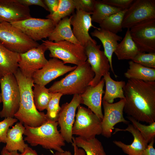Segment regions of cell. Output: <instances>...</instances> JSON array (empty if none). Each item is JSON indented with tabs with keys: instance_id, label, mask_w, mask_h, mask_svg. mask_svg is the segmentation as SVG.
Returning a JSON list of instances; mask_svg holds the SVG:
<instances>
[{
	"instance_id": "16",
	"label": "cell",
	"mask_w": 155,
	"mask_h": 155,
	"mask_svg": "<svg viewBox=\"0 0 155 155\" xmlns=\"http://www.w3.org/2000/svg\"><path fill=\"white\" fill-rule=\"evenodd\" d=\"M77 66H71L65 65L59 59L52 58L41 69L36 72L32 79L35 84L45 86L52 81L73 71Z\"/></svg>"
},
{
	"instance_id": "15",
	"label": "cell",
	"mask_w": 155,
	"mask_h": 155,
	"mask_svg": "<svg viewBox=\"0 0 155 155\" xmlns=\"http://www.w3.org/2000/svg\"><path fill=\"white\" fill-rule=\"evenodd\" d=\"M125 99H121L118 102L109 103L102 100L104 115L101 122V134L107 138L111 137L114 126L119 123L128 125L129 121L123 117Z\"/></svg>"
},
{
	"instance_id": "6",
	"label": "cell",
	"mask_w": 155,
	"mask_h": 155,
	"mask_svg": "<svg viewBox=\"0 0 155 155\" xmlns=\"http://www.w3.org/2000/svg\"><path fill=\"white\" fill-rule=\"evenodd\" d=\"M0 42L8 49L19 54L40 45L10 23L5 22H0Z\"/></svg>"
},
{
	"instance_id": "1",
	"label": "cell",
	"mask_w": 155,
	"mask_h": 155,
	"mask_svg": "<svg viewBox=\"0 0 155 155\" xmlns=\"http://www.w3.org/2000/svg\"><path fill=\"white\" fill-rule=\"evenodd\" d=\"M123 90L127 116L149 124L155 121V81L128 79Z\"/></svg>"
},
{
	"instance_id": "39",
	"label": "cell",
	"mask_w": 155,
	"mask_h": 155,
	"mask_svg": "<svg viewBox=\"0 0 155 155\" xmlns=\"http://www.w3.org/2000/svg\"><path fill=\"white\" fill-rule=\"evenodd\" d=\"M72 146L73 148L74 154L73 155H86L84 151L81 148H79L75 144L73 137L72 138ZM53 155H72L71 152L69 151L62 152L56 151Z\"/></svg>"
},
{
	"instance_id": "2",
	"label": "cell",
	"mask_w": 155,
	"mask_h": 155,
	"mask_svg": "<svg viewBox=\"0 0 155 155\" xmlns=\"http://www.w3.org/2000/svg\"><path fill=\"white\" fill-rule=\"evenodd\" d=\"M18 82L20 93V106L14 117L23 124L32 127L39 126L48 120L46 114L39 112L34 102L32 78L24 76L18 68L14 74Z\"/></svg>"
},
{
	"instance_id": "26",
	"label": "cell",
	"mask_w": 155,
	"mask_h": 155,
	"mask_svg": "<svg viewBox=\"0 0 155 155\" xmlns=\"http://www.w3.org/2000/svg\"><path fill=\"white\" fill-rule=\"evenodd\" d=\"M129 68L124 74L126 78L146 82L155 81V68L144 67L132 61L129 62Z\"/></svg>"
},
{
	"instance_id": "40",
	"label": "cell",
	"mask_w": 155,
	"mask_h": 155,
	"mask_svg": "<svg viewBox=\"0 0 155 155\" xmlns=\"http://www.w3.org/2000/svg\"><path fill=\"white\" fill-rule=\"evenodd\" d=\"M22 4L29 7L31 5H37L44 8L46 10L49 11V10L44 3L43 0H18Z\"/></svg>"
},
{
	"instance_id": "45",
	"label": "cell",
	"mask_w": 155,
	"mask_h": 155,
	"mask_svg": "<svg viewBox=\"0 0 155 155\" xmlns=\"http://www.w3.org/2000/svg\"><path fill=\"white\" fill-rule=\"evenodd\" d=\"M2 102V100L1 96V93L0 92V103Z\"/></svg>"
},
{
	"instance_id": "48",
	"label": "cell",
	"mask_w": 155,
	"mask_h": 155,
	"mask_svg": "<svg viewBox=\"0 0 155 155\" xmlns=\"http://www.w3.org/2000/svg\"></svg>"
},
{
	"instance_id": "11",
	"label": "cell",
	"mask_w": 155,
	"mask_h": 155,
	"mask_svg": "<svg viewBox=\"0 0 155 155\" xmlns=\"http://www.w3.org/2000/svg\"><path fill=\"white\" fill-rule=\"evenodd\" d=\"M151 19H155V0H134L125 14L122 28H130L140 22Z\"/></svg>"
},
{
	"instance_id": "21",
	"label": "cell",
	"mask_w": 155,
	"mask_h": 155,
	"mask_svg": "<svg viewBox=\"0 0 155 155\" xmlns=\"http://www.w3.org/2000/svg\"><path fill=\"white\" fill-rule=\"evenodd\" d=\"M91 34L98 38L102 42L104 53L109 61L110 69L116 78L117 76L114 72L113 66L112 56L119 44L118 42L122 40V37L100 28L95 29L91 33Z\"/></svg>"
},
{
	"instance_id": "23",
	"label": "cell",
	"mask_w": 155,
	"mask_h": 155,
	"mask_svg": "<svg viewBox=\"0 0 155 155\" xmlns=\"http://www.w3.org/2000/svg\"><path fill=\"white\" fill-rule=\"evenodd\" d=\"M19 59V54L8 49L0 42V78L16 72Z\"/></svg>"
},
{
	"instance_id": "9",
	"label": "cell",
	"mask_w": 155,
	"mask_h": 155,
	"mask_svg": "<svg viewBox=\"0 0 155 155\" xmlns=\"http://www.w3.org/2000/svg\"><path fill=\"white\" fill-rule=\"evenodd\" d=\"M10 23L36 42L48 38L55 26L54 22L49 19L32 17Z\"/></svg>"
},
{
	"instance_id": "35",
	"label": "cell",
	"mask_w": 155,
	"mask_h": 155,
	"mask_svg": "<svg viewBox=\"0 0 155 155\" xmlns=\"http://www.w3.org/2000/svg\"><path fill=\"white\" fill-rule=\"evenodd\" d=\"M131 61L145 67L155 68V53L140 51Z\"/></svg>"
},
{
	"instance_id": "37",
	"label": "cell",
	"mask_w": 155,
	"mask_h": 155,
	"mask_svg": "<svg viewBox=\"0 0 155 155\" xmlns=\"http://www.w3.org/2000/svg\"><path fill=\"white\" fill-rule=\"evenodd\" d=\"M75 9L85 12L92 13L95 0H73Z\"/></svg>"
},
{
	"instance_id": "36",
	"label": "cell",
	"mask_w": 155,
	"mask_h": 155,
	"mask_svg": "<svg viewBox=\"0 0 155 155\" xmlns=\"http://www.w3.org/2000/svg\"><path fill=\"white\" fill-rule=\"evenodd\" d=\"M18 120L13 117H8L0 121V141L5 143L9 127L13 125Z\"/></svg>"
},
{
	"instance_id": "31",
	"label": "cell",
	"mask_w": 155,
	"mask_h": 155,
	"mask_svg": "<svg viewBox=\"0 0 155 155\" xmlns=\"http://www.w3.org/2000/svg\"><path fill=\"white\" fill-rule=\"evenodd\" d=\"M127 9H123L107 18L99 24L100 28L115 34L122 31L123 20Z\"/></svg>"
},
{
	"instance_id": "27",
	"label": "cell",
	"mask_w": 155,
	"mask_h": 155,
	"mask_svg": "<svg viewBox=\"0 0 155 155\" xmlns=\"http://www.w3.org/2000/svg\"><path fill=\"white\" fill-rule=\"evenodd\" d=\"M139 51L131 38L129 28L127 29L124 37L118 44L114 53L119 60H132Z\"/></svg>"
},
{
	"instance_id": "5",
	"label": "cell",
	"mask_w": 155,
	"mask_h": 155,
	"mask_svg": "<svg viewBox=\"0 0 155 155\" xmlns=\"http://www.w3.org/2000/svg\"><path fill=\"white\" fill-rule=\"evenodd\" d=\"M50 53L49 56L62 60L64 64L69 63L77 66L86 61L84 47L66 40L58 42L42 40Z\"/></svg>"
},
{
	"instance_id": "42",
	"label": "cell",
	"mask_w": 155,
	"mask_h": 155,
	"mask_svg": "<svg viewBox=\"0 0 155 155\" xmlns=\"http://www.w3.org/2000/svg\"><path fill=\"white\" fill-rule=\"evenodd\" d=\"M154 139H153L140 155H155V149L154 148Z\"/></svg>"
},
{
	"instance_id": "13",
	"label": "cell",
	"mask_w": 155,
	"mask_h": 155,
	"mask_svg": "<svg viewBox=\"0 0 155 155\" xmlns=\"http://www.w3.org/2000/svg\"><path fill=\"white\" fill-rule=\"evenodd\" d=\"M47 50L42 43L36 47L19 54L18 68L24 76L32 78L36 72L46 64L48 60L45 57L44 53Z\"/></svg>"
},
{
	"instance_id": "10",
	"label": "cell",
	"mask_w": 155,
	"mask_h": 155,
	"mask_svg": "<svg viewBox=\"0 0 155 155\" xmlns=\"http://www.w3.org/2000/svg\"><path fill=\"white\" fill-rule=\"evenodd\" d=\"M129 29L131 38L140 51L155 53V19L142 22Z\"/></svg>"
},
{
	"instance_id": "14",
	"label": "cell",
	"mask_w": 155,
	"mask_h": 155,
	"mask_svg": "<svg viewBox=\"0 0 155 155\" xmlns=\"http://www.w3.org/2000/svg\"><path fill=\"white\" fill-rule=\"evenodd\" d=\"M82 104L80 95H74L69 103L63 104L58 114L57 121L60 127L59 131L65 141L72 143V128L75 121V112L78 106Z\"/></svg>"
},
{
	"instance_id": "43",
	"label": "cell",
	"mask_w": 155,
	"mask_h": 155,
	"mask_svg": "<svg viewBox=\"0 0 155 155\" xmlns=\"http://www.w3.org/2000/svg\"><path fill=\"white\" fill-rule=\"evenodd\" d=\"M20 154V155H39L38 154L35 150L28 146L25 149L22 153ZM40 155H43V154H42Z\"/></svg>"
},
{
	"instance_id": "47",
	"label": "cell",
	"mask_w": 155,
	"mask_h": 155,
	"mask_svg": "<svg viewBox=\"0 0 155 155\" xmlns=\"http://www.w3.org/2000/svg\"></svg>"
},
{
	"instance_id": "44",
	"label": "cell",
	"mask_w": 155,
	"mask_h": 155,
	"mask_svg": "<svg viewBox=\"0 0 155 155\" xmlns=\"http://www.w3.org/2000/svg\"><path fill=\"white\" fill-rule=\"evenodd\" d=\"M1 155H20L18 151L9 152L5 148V146L3 148L1 153Z\"/></svg>"
},
{
	"instance_id": "32",
	"label": "cell",
	"mask_w": 155,
	"mask_h": 155,
	"mask_svg": "<svg viewBox=\"0 0 155 155\" xmlns=\"http://www.w3.org/2000/svg\"><path fill=\"white\" fill-rule=\"evenodd\" d=\"M75 9L73 0H60L57 10L46 17L52 20L56 26L62 19L70 15Z\"/></svg>"
},
{
	"instance_id": "19",
	"label": "cell",
	"mask_w": 155,
	"mask_h": 155,
	"mask_svg": "<svg viewBox=\"0 0 155 155\" xmlns=\"http://www.w3.org/2000/svg\"><path fill=\"white\" fill-rule=\"evenodd\" d=\"M104 83L105 81L103 78L96 86H89L85 91L80 95L82 104L87 106L88 108L101 120L103 117L101 106L102 95L105 92L103 90Z\"/></svg>"
},
{
	"instance_id": "17",
	"label": "cell",
	"mask_w": 155,
	"mask_h": 155,
	"mask_svg": "<svg viewBox=\"0 0 155 155\" xmlns=\"http://www.w3.org/2000/svg\"><path fill=\"white\" fill-rule=\"evenodd\" d=\"M92 13L76 10L75 13L70 16V23L73 27V34L80 44L84 47L89 41L97 44L89 33L91 27L95 29L99 28L93 26L92 23L91 16Z\"/></svg>"
},
{
	"instance_id": "20",
	"label": "cell",
	"mask_w": 155,
	"mask_h": 155,
	"mask_svg": "<svg viewBox=\"0 0 155 155\" xmlns=\"http://www.w3.org/2000/svg\"><path fill=\"white\" fill-rule=\"evenodd\" d=\"M119 131H128L133 137V141L130 144H125L121 141H113V143L121 148L125 153L128 155H140L147 147L148 143L132 124H128L127 127L125 129L115 128L113 134Z\"/></svg>"
},
{
	"instance_id": "28",
	"label": "cell",
	"mask_w": 155,
	"mask_h": 155,
	"mask_svg": "<svg viewBox=\"0 0 155 155\" xmlns=\"http://www.w3.org/2000/svg\"><path fill=\"white\" fill-rule=\"evenodd\" d=\"M73 138L76 145L82 149L86 155H106L102 143L96 137L87 139L78 136Z\"/></svg>"
},
{
	"instance_id": "8",
	"label": "cell",
	"mask_w": 155,
	"mask_h": 155,
	"mask_svg": "<svg viewBox=\"0 0 155 155\" xmlns=\"http://www.w3.org/2000/svg\"><path fill=\"white\" fill-rule=\"evenodd\" d=\"M3 108L1 118L14 117L20 106V93L19 85L14 74L6 75L0 78Z\"/></svg>"
},
{
	"instance_id": "24",
	"label": "cell",
	"mask_w": 155,
	"mask_h": 155,
	"mask_svg": "<svg viewBox=\"0 0 155 155\" xmlns=\"http://www.w3.org/2000/svg\"><path fill=\"white\" fill-rule=\"evenodd\" d=\"M70 17L61 20L55 26L48 37L49 40L58 42L63 40L69 41L74 44L81 45L75 37L71 29Z\"/></svg>"
},
{
	"instance_id": "4",
	"label": "cell",
	"mask_w": 155,
	"mask_h": 155,
	"mask_svg": "<svg viewBox=\"0 0 155 155\" xmlns=\"http://www.w3.org/2000/svg\"><path fill=\"white\" fill-rule=\"evenodd\" d=\"M95 76L90 64L86 61L64 78L55 82L49 88L52 93L63 95H81L86 90Z\"/></svg>"
},
{
	"instance_id": "34",
	"label": "cell",
	"mask_w": 155,
	"mask_h": 155,
	"mask_svg": "<svg viewBox=\"0 0 155 155\" xmlns=\"http://www.w3.org/2000/svg\"><path fill=\"white\" fill-rule=\"evenodd\" d=\"M63 94L60 93H53L51 98L46 108V114L48 121H57L58 114L61 109L59 101Z\"/></svg>"
},
{
	"instance_id": "46",
	"label": "cell",
	"mask_w": 155,
	"mask_h": 155,
	"mask_svg": "<svg viewBox=\"0 0 155 155\" xmlns=\"http://www.w3.org/2000/svg\"><path fill=\"white\" fill-rule=\"evenodd\" d=\"M0 142H1V141H0Z\"/></svg>"
},
{
	"instance_id": "12",
	"label": "cell",
	"mask_w": 155,
	"mask_h": 155,
	"mask_svg": "<svg viewBox=\"0 0 155 155\" xmlns=\"http://www.w3.org/2000/svg\"><path fill=\"white\" fill-rule=\"evenodd\" d=\"M89 41L84 46L87 57L95 76L89 84V86H94L100 81L101 78L109 72L110 66L109 60L104 51L100 50L101 45Z\"/></svg>"
},
{
	"instance_id": "18",
	"label": "cell",
	"mask_w": 155,
	"mask_h": 155,
	"mask_svg": "<svg viewBox=\"0 0 155 155\" xmlns=\"http://www.w3.org/2000/svg\"><path fill=\"white\" fill-rule=\"evenodd\" d=\"M31 17L29 7L18 0H0V22L10 23Z\"/></svg>"
},
{
	"instance_id": "41",
	"label": "cell",
	"mask_w": 155,
	"mask_h": 155,
	"mask_svg": "<svg viewBox=\"0 0 155 155\" xmlns=\"http://www.w3.org/2000/svg\"><path fill=\"white\" fill-rule=\"evenodd\" d=\"M43 1L50 12V14H51L57 10L60 0H44Z\"/></svg>"
},
{
	"instance_id": "33",
	"label": "cell",
	"mask_w": 155,
	"mask_h": 155,
	"mask_svg": "<svg viewBox=\"0 0 155 155\" xmlns=\"http://www.w3.org/2000/svg\"><path fill=\"white\" fill-rule=\"evenodd\" d=\"M126 117L132 123L133 126L140 132L148 143L154 139L155 122L150 123L149 125H146L141 123L131 117L127 116Z\"/></svg>"
},
{
	"instance_id": "22",
	"label": "cell",
	"mask_w": 155,
	"mask_h": 155,
	"mask_svg": "<svg viewBox=\"0 0 155 155\" xmlns=\"http://www.w3.org/2000/svg\"><path fill=\"white\" fill-rule=\"evenodd\" d=\"M25 129L23 124L19 122L8 129L5 146L7 150L9 152L18 151L21 153L24 151L28 146L25 143L23 136Z\"/></svg>"
},
{
	"instance_id": "38",
	"label": "cell",
	"mask_w": 155,
	"mask_h": 155,
	"mask_svg": "<svg viewBox=\"0 0 155 155\" xmlns=\"http://www.w3.org/2000/svg\"><path fill=\"white\" fill-rule=\"evenodd\" d=\"M134 0H102L104 3L116 8L123 9H128Z\"/></svg>"
},
{
	"instance_id": "29",
	"label": "cell",
	"mask_w": 155,
	"mask_h": 155,
	"mask_svg": "<svg viewBox=\"0 0 155 155\" xmlns=\"http://www.w3.org/2000/svg\"><path fill=\"white\" fill-rule=\"evenodd\" d=\"M123 9L107 5L102 0H95L91 16L92 21L99 24L107 18Z\"/></svg>"
},
{
	"instance_id": "30",
	"label": "cell",
	"mask_w": 155,
	"mask_h": 155,
	"mask_svg": "<svg viewBox=\"0 0 155 155\" xmlns=\"http://www.w3.org/2000/svg\"><path fill=\"white\" fill-rule=\"evenodd\" d=\"M32 94L34 101L36 109L41 111L46 109L52 96L49 88L45 86L34 84Z\"/></svg>"
},
{
	"instance_id": "25",
	"label": "cell",
	"mask_w": 155,
	"mask_h": 155,
	"mask_svg": "<svg viewBox=\"0 0 155 155\" xmlns=\"http://www.w3.org/2000/svg\"><path fill=\"white\" fill-rule=\"evenodd\" d=\"M103 76L106 85V89L103 100L109 103H113L114 99H125L123 88L125 84L124 81H115L110 76L108 72Z\"/></svg>"
},
{
	"instance_id": "7",
	"label": "cell",
	"mask_w": 155,
	"mask_h": 155,
	"mask_svg": "<svg viewBox=\"0 0 155 155\" xmlns=\"http://www.w3.org/2000/svg\"><path fill=\"white\" fill-rule=\"evenodd\" d=\"M72 128V134L87 139L102 133V120L89 108L79 105Z\"/></svg>"
},
{
	"instance_id": "3",
	"label": "cell",
	"mask_w": 155,
	"mask_h": 155,
	"mask_svg": "<svg viewBox=\"0 0 155 155\" xmlns=\"http://www.w3.org/2000/svg\"><path fill=\"white\" fill-rule=\"evenodd\" d=\"M57 121H48L36 127L24 125L25 129L24 140L33 146H41L47 150L62 152L65 141L58 129Z\"/></svg>"
}]
</instances>
